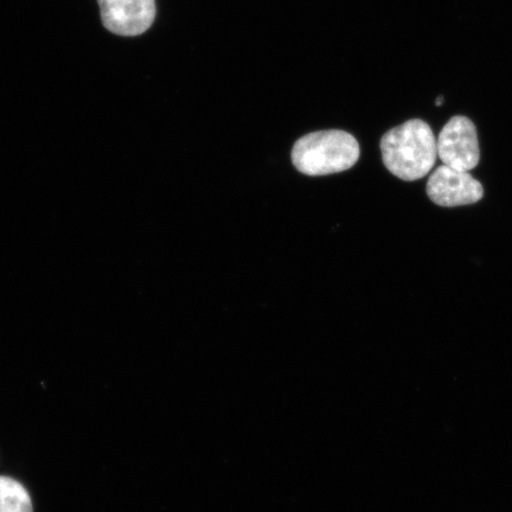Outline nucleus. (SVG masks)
Instances as JSON below:
<instances>
[{"label":"nucleus","mask_w":512,"mask_h":512,"mask_svg":"<svg viewBox=\"0 0 512 512\" xmlns=\"http://www.w3.org/2000/svg\"><path fill=\"white\" fill-rule=\"evenodd\" d=\"M384 165L402 181H418L428 175L437 162V139L424 120L406 121L381 139Z\"/></svg>","instance_id":"nucleus-1"},{"label":"nucleus","mask_w":512,"mask_h":512,"mask_svg":"<svg viewBox=\"0 0 512 512\" xmlns=\"http://www.w3.org/2000/svg\"><path fill=\"white\" fill-rule=\"evenodd\" d=\"M360 153V145L350 133L319 131L306 134L294 144L292 162L306 176H328L351 169Z\"/></svg>","instance_id":"nucleus-2"},{"label":"nucleus","mask_w":512,"mask_h":512,"mask_svg":"<svg viewBox=\"0 0 512 512\" xmlns=\"http://www.w3.org/2000/svg\"><path fill=\"white\" fill-rule=\"evenodd\" d=\"M438 157L448 168L469 172L480 159L475 124L463 115L453 117L444 126L437 140Z\"/></svg>","instance_id":"nucleus-3"},{"label":"nucleus","mask_w":512,"mask_h":512,"mask_svg":"<svg viewBox=\"0 0 512 512\" xmlns=\"http://www.w3.org/2000/svg\"><path fill=\"white\" fill-rule=\"evenodd\" d=\"M427 195L438 206L452 208L479 202L484 189L469 172L443 165L428 179Z\"/></svg>","instance_id":"nucleus-4"},{"label":"nucleus","mask_w":512,"mask_h":512,"mask_svg":"<svg viewBox=\"0 0 512 512\" xmlns=\"http://www.w3.org/2000/svg\"><path fill=\"white\" fill-rule=\"evenodd\" d=\"M102 23L119 36H139L156 18V0H99Z\"/></svg>","instance_id":"nucleus-5"},{"label":"nucleus","mask_w":512,"mask_h":512,"mask_svg":"<svg viewBox=\"0 0 512 512\" xmlns=\"http://www.w3.org/2000/svg\"><path fill=\"white\" fill-rule=\"evenodd\" d=\"M0 512H32L27 489L15 479L0 477Z\"/></svg>","instance_id":"nucleus-6"}]
</instances>
